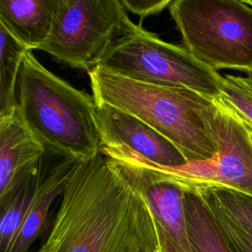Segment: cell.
<instances>
[{
	"label": "cell",
	"instance_id": "1",
	"mask_svg": "<svg viewBox=\"0 0 252 252\" xmlns=\"http://www.w3.org/2000/svg\"><path fill=\"white\" fill-rule=\"evenodd\" d=\"M44 244L49 252L159 250L146 202L101 154L73 165Z\"/></svg>",
	"mask_w": 252,
	"mask_h": 252
},
{
	"label": "cell",
	"instance_id": "2",
	"mask_svg": "<svg viewBox=\"0 0 252 252\" xmlns=\"http://www.w3.org/2000/svg\"><path fill=\"white\" fill-rule=\"evenodd\" d=\"M96 103L111 105L145 122L188 162L211 161L220 151L217 99L195 91L132 80L102 69L88 73Z\"/></svg>",
	"mask_w": 252,
	"mask_h": 252
},
{
	"label": "cell",
	"instance_id": "3",
	"mask_svg": "<svg viewBox=\"0 0 252 252\" xmlns=\"http://www.w3.org/2000/svg\"><path fill=\"white\" fill-rule=\"evenodd\" d=\"M18 111L46 154L75 162L101 154L94 96L47 70L32 50L19 77Z\"/></svg>",
	"mask_w": 252,
	"mask_h": 252
},
{
	"label": "cell",
	"instance_id": "4",
	"mask_svg": "<svg viewBox=\"0 0 252 252\" xmlns=\"http://www.w3.org/2000/svg\"><path fill=\"white\" fill-rule=\"evenodd\" d=\"M183 47L218 71L252 72V6L240 0H173L168 7Z\"/></svg>",
	"mask_w": 252,
	"mask_h": 252
},
{
	"label": "cell",
	"instance_id": "5",
	"mask_svg": "<svg viewBox=\"0 0 252 252\" xmlns=\"http://www.w3.org/2000/svg\"><path fill=\"white\" fill-rule=\"evenodd\" d=\"M102 69L139 82L195 91L217 99L223 76L197 59L183 46L166 42L141 25L121 37L97 64Z\"/></svg>",
	"mask_w": 252,
	"mask_h": 252
},
{
	"label": "cell",
	"instance_id": "6",
	"mask_svg": "<svg viewBox=\"0 0 252 252\" xmlns=\"http://www.w3.org/2000/svg\"><path fill=\"white\" fill-rule=\"evenodd\" d=\"M137 28L120 0H58L50 33L37 50L90 73L121 37Z\"/></svg>",
	"mask_w": 252,
	"mask_h": 252
},
{
	"label": "cell",
	"instance_id": "7",
	"mask_svg": "<svg viewBox=\"0 0 252 252\" xmlns=\"http://www.w3.org/2000/svg\"><path fill=\"white\" fill-rule=\"evenodd\" d=\"M220 151L211 161L189 162L177 173L186 181L227 187L252 196V131L217 98Z\"/></svg>",
	"mask_w": 252,
	"mask_h": 252
},
{
	"label": "cell",
	"instance_id": "8",
	"mask_svg": "<svg viewBox=\"0 0 252 252\" xmlns=\"http://www.w3.org/2000/svg\"><path fill=\"white\" fill-rule=\"evenodd\" d=\"M96 122L101 148L125 149L169 169H180L189 163L179 149L154 128L111 105L96 103Z\"/></svg>",
	"mask_w": 252,
	"mask_h": 252
},
{
	"label": "cell",
	"instance_id": "9",
	"mask_svg": "<svg viewBox=\"0 0 252 252\" xmlns=\"http://www.w3.org/2000/svg\"><path fill=\"white\" fill-rule=\"evenodd\" d=\"M46 152L22 120L18 109L0 116V201L38 168Z\"/></svg>",
	"mask_w": 252,
	"mask_h": 252
},
{
	"label": "cell",
	"instance_id": "10",
	"mask_svg": "<svg viewBox=\"0 0 252 252\" xmlns=\"http://www.w3.org/2000/svg\"><path fill=\"white\" fill-rule=\"evenodd\" d=\"M44 158V157H43ZM76 162L57 158L51 166L43 164V158L38 166V175L32 199L24 222L10 248L9 252H28L32 243L39 235L49 209L56 197L62 194L68 176Z\"/></svg>",
	"mask_w": 252,
	"mask_h": 252
},
{
	"label": "cell",
	"instance_id": "11",
	"mask_svg": "<svg viewBox=\"0 0 252 252\" xmlns=\"http://www.w3.org/2000/svg\"><path fill=\"white\" fill-rule=\"evenodd\" d=\"M58 0H0V24L30 50L48 37Z\"/></svg>",
	"mask_w": 252,
	"mask_h": 252
},
{
	"label": "cell",
	"instance_id": "12",
	"mask_svg": "<svg viewBox=\"0 0 252 252\" xmlns=\"http://www.w3.org/2000/svg\"><path fill=\"white\" fill-rule=\"evenodd\" d=\"M183 183L187 233L192 252H234L201 195L192 186Z\"/></svg>",
	"mask_w": 252,
	"mask_h": 252
},
{
	"label": "cell",
	"instance_id": "13",
	"mask_svg": "<svg viewBox=\"0 0 252 252\" xmlns=\"http://www.w3.org/2000/svg\"><path fill=\"white\" fill-rule=\"evenodd\" d=\"M177 175L201 195L216 217L252 237V196L220 185L188 182Z\"/></svg>",
	"mask_w": 252,
	"mask_h": 252
},
{
	"label": "cell",
	"instance_id": "14",
	"mask_svg": "<svg viewBox=\"0 0 252 252\" xmlns=\"http://www.w3.org/2000/svg\"><path fill=\"white\" fill-rule=\"evenodd\" d=\"M29 50L0 24V116L18 109V82Z\"/></svg>",
	"mask_w": 252,
	"mask_h": 252
},
{
	"label": "cell",
	"instance_id": "15",
	"mask_svg": "<svg viewBox=\"0 0 252 252\" xmlns=\"http://www.w3.org/2000/svg\"><path fill=\"white\" fill-rule=\"evenodd\" d=\"M37 175L38 168L26 175L12 193L0 201V252L10 251L28 213Z\"/></svg>",
	"mask_w": 252,
	"mask_h": 252
},
{
	"label": "cell",
	"instance_id": "16",
	"mask_svg": "<svg viewBox=\"0 0 252 252\" xmlns=\"http://www.w3.org/2000/svg\"><path fill=\"white\" fill-rule=\"evenodd\" d=\"M220 98L252 131V72L245 76L224 75Z\"/></svg>",
	"mask_w": 252,
	"mask_h": 252
},
{
	"label": "cell",
	"instance_id": "17",
	"mask_svg": "<svg viewBox=\"0 0 252 252\" xmlns=\"http://www.w3.org/2000/svg\"><path fill=\"white\" fill-rule=\"evenodd\" d=\"M127 12H131L140 18L159 14L168 8L172 0H120Z\"/></svg>",
	"mask_w": 252,
	"mask_h": 252
},
{
	"label": "cell",
	"instance_id": "18",
	"mask_svg": "<svg viewBox=\"0 0 252 252\" xmlns=\"http://www.w3.org/2000/svg\"><path fill=\"white\" fill-rule=\"evenodd\" d=\"M215 218L229 240L234 252H252V237L243 233L225 220L216 216Z\"/></svg>",
	"mask_w": 252,
	"mask_h": 252
},
{
	"label": "cell",
	"instance_id": "19",
	"mask_svg": "<svg viewBox=\"0 0 252 252\" xmlns=\"http://www.w3.org/2000/svg\"><path fill=\"white\" fill-rule=\"evenodd\" d=\"M158 241H159V252H179L175 245L169 240L167 236H165L163 233L158 232Z\"/></svg>",
	"mask_w": 252,
	"mask_h": 252
},
{
	"label": "cell",
	"instance_id": "20",
	"mask_svg": "<svg viewBox=\"0 0 252 252\" xmlns=\"http://www.w3.org/2000/svg\"><path fill=\"white\" fill-rule=\"evenodd\" d=\"M36 252H49L48 251V248H47V246L45 245V244H43L42 246H41V248H39Z\"/></svg>",
	"mask_w": 252,
	"mask_h": 252
},
{
	"label": "cell",
	"instance_id": "21",
	"mask_svg": "<svg viewBox=\"0 0 252 252\" xmlns=\"http://www.w3.org/2000/svg\"><path fill=\"white\" fill-rule=\"evenodd\" d=\"M247 2H248V4H249V5H251V6H252V1H249V0H247Z\"/></svg>",
	"mask_w": 252,
	"mask_h": 252
},
{
	"label": "cell",
	"instance_id": "22",
	"mask_svg": "<svg viewBox=\"0 0 252 252\" xmlns=\"http://www.w3.org/2000/svg\"><path fill=\"white\" fill-rule=\"evenodd\" d=\"M158 252H159V250H158Z\"/></svg>",
	"mask_w": 252,
	"mask_h": 252
}]
</instances>
